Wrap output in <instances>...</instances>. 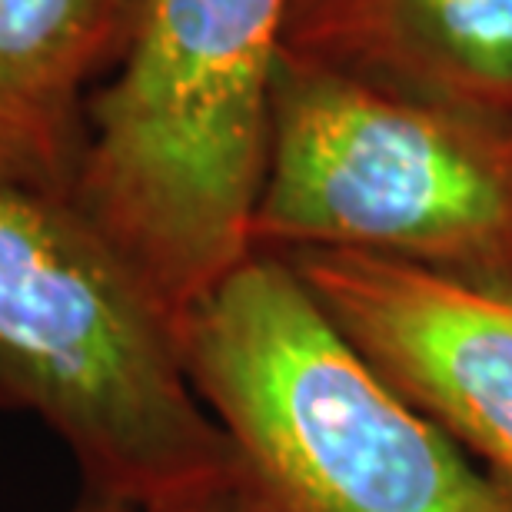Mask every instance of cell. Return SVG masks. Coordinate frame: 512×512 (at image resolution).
Listing matches in <instances>:
<instances>
[{"label":"cell","instance_id":"6da1fadb","mask_svg":"<svg viewBox=\"0 0 512 512\" xmlns=\"http://www.w3.org/2000/svg\"><path fill=\"white\" fill-rule=\"evenodd\" d=\"M180 356L273 512H512L286 256L253 250L180 316Z\"/></svg>","mask_w":512,"mask_h":512},{"label":"cell","instance_id":"7a4b0ae2","mask_svg":"<svg viewBox=\"0 0 512 512\" xmlns=\"http://www.w3.org/2000/svg\"><path fill=\"white\" fill-rule=\"evenodd\" d=\"M290 0H143L74 203L177 316L253 253Z\"/></svg>","mask_w":512,"mask_h":512},{"label":"cell","instance_id":"3957f363","mask_svg":"<svg viewBox=\"0 0 512 512\" xmlns=\"http://www.w3.org/2000/svg\"><path fill=\"white\" fill-rule=\"evenodd\" d=\"M0 409L47 426L80 489L137 512L233 463L183 366L177 316L74 200L7 180Z\"/></svg>","mask_w":512,"mask_h":512},{"label":"cell","instance_id":"277c9868","mask_svg":"<svg viewBox=\"0 0 512 512\" xmlns=\"http://www.w3.org/2000/svg\"><path fill=\"white\" fill-rule=\"evenodd\" d=\"M253 250L512 286V124L280 50Z\"/></svg>","mask_w":512,"mask_h":512},{"label":"cell","instance_id":"5b68a950","mask_svg":"<svg viewBox=\"0 0 512 512\" xmlns=\"http://www.w3.org/2000/svg\"><path fill=\"white\" fill-rule=\"evenodd\" d=\"M286 260L356 350L512 496V286L360 253Z\"/></svg>","mask_w":512,"mask_h":512},{"label":"cell","instance_id":"8992f818","mask_svg":"<svg viewBox=\"0 0 512 512\" xmlns=\"http://www.w3.org/2000/svg\"><path fill=\"white\" fill-rule=\"evenodd\" d=\"M283 54L512 124V0H290Z\"/></svg>","mask_w":512,"mask_h":512},{"label":"cell","instance_id":"52a82bcc","mask_svg":"<svg viewBox=\"0 0 512 512\" xmlns=\"http://www.w3.org/2000/svg\"><path fill=\"white\" fill-rule=\"evenodd\" d=\"M143 0H0V180L74 200L90 97L127 57Z\"/></svg>","mask_w":512,"mask_h":512},{"label":"cell","instance_id":"ba28073f","mask_svg":"<svg viewBox=\"0 0 512 512\" xmlns=\"http://www.w3.org/2000/svg\"><path fill=\"white\" fill-rule=\"evenodd\" d=\"M143 512H273V506L266 503L263 493L253 486V479L243 473V466L233 456V463L207 483L183 489V493Z\"/></svg>","mask_w":512,"mask_h":512},{"label":"cell","instance_id":"9c48e42d","mask_svg":"<svg viewBox=\"0 0 512 512\" xmlns=\"http://www.w3.org/2000/svg\"><path fill=\"white\" fill-rule=\"evenodd\" d=\"M67 512H137L124 503H117V499H107V496H97V493H87V489H80L74 506Z\"/></svg>","mask_w":512,"mask_h":512}]
</instances>
